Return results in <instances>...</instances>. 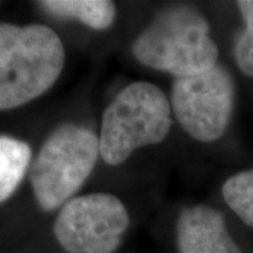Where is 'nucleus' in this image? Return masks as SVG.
<instances>
[{"instance_id":"1","label":"nucleus","mask_w":253,"mask_h":253,"mask_svg":"<svg viewBox=\"0 0 253 253\" xmlns=\"http://www.w3.org/2000/svg\"><path fill=\"white\" fill-rule=\"evenodd\" d=\"M131 54L145 68L173 79L207 72L219 63L207 17L190 4L159 10L132 40Z\"/></svg>"},{"instance_id":"2","label":"nucleus","mask_w":253,"mask_h":253,"mask_svg":"<svg viewBox=\"0 0 253 253\" xmlns=\"http://www.w3.org/2000/svg\"><path fill=\"white\" fill-rule=\"evenodd\" d=\"M65 62L62 40L51 27L0 23V111L45 94L61 78Z\"/></svg>"},{"instance_id":"3","label":"nucleus","mask_w":253,"mask_h":253,"mask_svg":"<svg viewBox=\"0 0 253 253\" xmlns=\"http://www.w3.org/2000/svg\"><path fill=\"white\" fill-rule=\"evenodd\" d=\"M173 123L169 96L158 84L128 83L101 114L97 131L101 161L109 166L124 165L138 151L162 144Z\"/></svg>"},{"instance_id":"4","label":"nucleus","mask_w":253,"mask_h":253,"mask_svg":"<svg viewBox=\"0 0 253 253\" xmlns=\"http://www.w3.org/2000/svg\"><path fill=\"white\" fill-rule=\"evenodd\" d=\"M100 159L97 131L75 121L55 126L28 169L38 207L46 212L59 211L78 196Z\"/></svg>"},{"instance_id":"5","label":"nucleus","mask_w":253,"mask_h":253,"mask_svg":"<svg viewBox=\"0 0 253 253\" xmlns=\"http://www.w3.org/2000/svg\"><path fill=\"white\" fill-rule=\"evenodd\" d=\"M170 106L174 123L200 144H214L225 135L232 121L236 83L218 63L207 72L173 79Z\"/></svg>"},{"instance_id":"6","label":"nucleus","mask_w":253,"mask_h":253,"mask_svg":"<svg viewBox=\"0 0 253 253\" xmlns=\"http://www.w3.org/2000/svg\"><path fill=\"white\" fill-rule=\"evenodd\" d=\"M131 226L126 204L109 191L78 194L54 221V236L66 253H117Z\"/></svg>"},{"instance_id":"7","label":"nucleus","mask_w":253,"mask_h":253,"mask_svg":"<svg viewBox=\"0 0 253 253\" xmlns=\"http://www.w3.org/2000/svg\"><path fill=\"white\" fill-rule=\"evenodd\" d=\"M174 241L179 253H244L228 229L224 212L204 203L180 208Z\"/></svg>"},{"instance_id":"8","label":"nucleus","mask_w":253,"mask_h":253,"mask_svg":"<svg viewBox=\"0 0 253 253\" xmlns=\"http://www.w3.org/2000/svg\"><path fill=\"white\" fill-rule=\"evenodd\" d=\"M37 6L52 17L76 21L100 33L117 20V4L110 0H44Z\"/></svg>"},{"instance_id":"9","label":"nucleus","mask_w":253,"mask_h":253,"mask_svg":"<svg viewBox=\"0 0 253 253\" xmlns=\"http://www.w3.org/2000/svg\"><path fill=\"white\" fill-rule=\"evenodd\" d=\"M31 161L33 151L26 141L0 135V204L16 193L28 174Z\"/></svg>"},{"instance_id":"10","label":"nucleus","mask_w":253,"mask_h":253,"mask_svg":"<svg viewBox=\"0 0 253 253\" xmlns=\"http://www.w3.org/2000/svg\"><path fill=\"white\" fill-rule=\"evenodd\" d=\"M221 194L229 210L253 229V168L226 177L221 186Z\"/></svg>"},{"instance_id":"11","label":"nucleus","mask_w":253,"mask_h":253,"mask_svg":"<svg viewBox=\"0 0 253 253\" xmlns=\"http://www.w3.org/2000/svg\"><path fill=\"white\" fill-rule=\"evenodd\" d=\"M232 55L238 69L245 76L253 78V37L244 28L236 33Z\"/></svg>"},{"instance_id":"12","label":"nucleus","mask_w":253,"mask_h":253,"mask_svg":"<svg viewBox=\"0 0 253 253\" xmlns=\"http://www.w3.org/2000/svg\"><path fill=\"white\" fill-rule=\"evenodd\" d=\"M239 14L244 20V30L253 37V0H242L236 3Z\"/></svg>"}]
</instances>
